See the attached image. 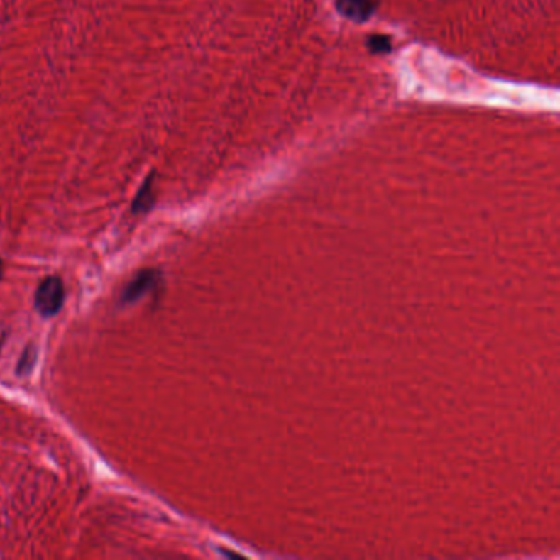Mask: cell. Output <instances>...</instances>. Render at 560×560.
Listing matches in <instances>:
<instances>
[{
  "instance_id": "4",
  "label": "cell",
  "mask_w": 560,
  "mask_h": 560,
  "mask_svg": "<svg viewBox=\"0 0 560 560\" xmlns=\"http://www.w3.org/2000/svg\"><path fill=\"white\" fill-rule=\"evenodd\" d=\"M153 204H155V192H153V175H151L137 192V197H135V201L132 204V211L135 214H145L153 207Z\"/></svg>"
},
{
  "instance_id": "5",
  "label": "cell",
  "mask_w": 560,
  "mask_h": 560,
  "mask_svg": "<svg viewBox=\"0 0 560 560\" xmlns=\"http://www.w3.org/2000/svg\"><path fill=\"white\" fill-rule=\"evenodd\" d=\"M35 362H36V350H35L33 345H30V347L25 348L23 355L18 360L17 375L18 376L28 375L30 371H31V368H33V366H35Z\"/></svg>"
},
{
  "instance_id": "2",
  "label": "cell",
  "mask_w": 560,
  "mask_h": 560,
  "mask_svg": "<svg viewBox=\"0 0 560 560\" xmlns=\"http://www.w3.org/2000/svg\"><path fill=\"white\" fill-rule=\"evenodd\" d=\"M161 282V275L158 270H141L140 273L135 275V278L127 282L120 295V302L122 304H133L140 301L145 295H148Z\"/></svg>"
},
{
  "instance_id": "6",
  "label": "cell",
  "mask_w": 560,
  "mask_h": 560,
  "mask_svg": "<svg viewBox=\"0 0 560 560\" xmlns=\"http://www.w3.org/2000/svg\"><path fill=\"white\" fill-rule=\"evenodd\" d=\"M368 46L373 53H388L391 50V41L388 36L373 35L368 38Z\"/></svg>"
},
{
  "instance_id": "1",
  "label": "cell",
  "mask_w": 560,
  "mask_h": 560,
  "mask_svg": "<svg viewBox=\"0 0 560 560\" xmlns=\"http://www.w3.org/2000/svg\"><path fill=\"white\" fill-rule=\"evenodd\" d=\"M65 304V285L57 276H48L40 282L35 292V307L43 317L56 316Z\"/></svg>"
},
{
  "instance_id": "3",
  "label": "cell",
  "mask_w": 560,
  "mask_h": 560,
  "mask_svg": "<svg viewBox=\"0 0 560 560\" xmlns=\"http://www.w3.org/2000/svg\"><path fill=\"white\" fill-rule=\"evenodd\" d=\"M375 0H336V7L345 18L365 22L375 12Z\"/></svg>"
},
{
  "instance_id": "7",
  "label": "cell",
  "mask_w": 560,
  "mask_h": 560,
  "mask_svg": "<svg viewBox=\"0 0 560 560\" xmlns=\"http://www.w3.org/2000/svg\"><path fill=\"white\" fill-rule=\"evenodd\" d=\"M2 276H4V261L0 258V280H2Z\"/></svg>"
}]
</instances>
